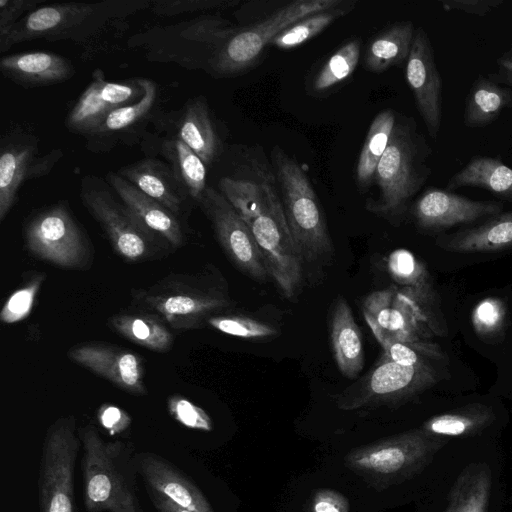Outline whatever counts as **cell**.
Instances as JSON below:
<instances>
[{
  "label": "cell",
  "mask_w": 512,
  "mask_h": 512,
  "mask_svg": "<svg viewBox=\"0 0 512 512\" xmlns=\"http://www.w3.org/2000/svg\"><path fill=\"white\" fill-rule=\"evenodd\" d=\"M167 407L170 415L188 428L202 431L212 429V421L208 414L185 397L171 396L168 399Z\"/></svg>",
  "instance_id": "ee69618b"
},
{
  "label": "cell",
  "mask_w": 512,
  "mask_h": 512,
  "mask_svg": "<svg viewBox=\"0 0 512 512\" xmlns=\"http://www.w3.org/2000/svg\"><path fill=\"white\" fill-rule=\"evenodd\" d=\"M334 359L340 373L355 379L364 367L365 351L361 331L347 300L338 296L330 320Z\"/></svg>",
  "instance_id": "83f0119b"
},
{
  "label": "cell",
  "mask_w": 512,
  "mask_h": 512,
  "mask_svg": "<svg viewBox=\"0 0 512 512\" xmlns=\"http://www.w3.org/2000/svg\"><path fill=\"white\" fill-rule=\"evenodd\" d=\"M143 193L156 200L177 217L192 200L172 168L163 159L145 157L116 171Z\"/></svg>",
  "instance_id": "cb8c5ba5"
},
{
  "label": "cell",
  "mask_w": 512,
  "mask_h": 512,
  "mask_svg": "<svg viewBox=\"0 0 512 512\" xmlns=\"http://www.w3.org/2000/svg\"><path fill=\"white\" fill-rule=\"evenodd\" d=\"M491 472L485 463L467 466L456 479L443 512H487Z\"/></svg>",
  "instance_id": "836d02e7"
},
{
  "label": "cell",
  "mask_w": 512,
  "mask_h": 512,
  "mask_svg": "<svg viewBox=\"0 0 512 512\" xmlns=\"http://www.w3.org/2000/svg\"><path fill=\"white\" fill-rule=\"evenodd\" d=\"M136 463L147 491L163 495L191 512H214L201 490L170 461L153 452H138Z\"/></svg>",
  "instance_id": "603a6c76"
},
{
  "label": "cell",
  "mask_w": 512,
  "mask_h": 512,
  "mask_svg": "<svg viewBox=\"0 0 512 512\" xmlns=\"http://www.w3.org/2000/svg\"><path fill=\"white\" fill-rule=\"evenodd\" d=\"M438 380V372L431 364L402 365L378 361L361 380L338 397L337 405L352 411L396 404L423 392Z\"/></svg>",
  "instance_id": "5bb4252c"
},
{
  "label": "cell",
  "mask_w": 512,
  "mask_h": 512,
  "mask_svg": "<svg viewBox=\"0 0 512 512\" xmlns=\"http://www.w3.org/2000/svg\"><path fill=\"white\" fill-rule=\"evenodd\" d=\"M510 102L511 94L506 87L478 75L466 98L463 122L469 128L484 127L509 108Z\"/></svg>",
  "instance_id": "d6a6232c"
},
{
  "label": "cell",
  "mask_w": 512,
  "mask_h": 512,
  "mask_svg": "<svg viewBox=\"0 0 512 512\" xmlns=\"http://www.w3.org/2000/svg\"><path fill=\"white\" fill-rule=\"evenodd\" d=\"M380 345L383 348V354L379 361H392L402 365L430 364L429 358L410 344L396 340H387Z\"/></svg>",
  "instance_id": "bcb514c9"
},
{
  "label": "cell",
  "mask_w": 512,
  "mask_h": 512,
  "mask_svg": "<svg viewBox=\"0 0 512 512\" xmlns=\"http://www.w3.org/2000/svg\"><path fill=\"white\" fill-rule=\"evenodd\" d=\"M504 3L503 0H444L441 1L445 11L464 12L476 16H486Z\"/></svg>",
  "instance_id": "7dc6e473"
},
{
  "label": "cell",
  "mask_w": 512,
  "mask_h": 512,
  "mask_svg": "<svg viewBox=\"0 0 512 512\" xmlns=\"http://www.w3.org/2000/svg\"><path fill=\"white\" fill-rule=\"evenodd\" d=\"M131 296L136 306L177 330L200 328L230 305L224 292L202 273L169 274L149 287L133 290Z\"/></svg>",
  "instance_id": "52a82bcc"
},
{
  "label": "cell",
  "mask_w": 512,
  "mask_h": 512,
  "mask_svg": "<svg viewBox=\"0 0 512 512\" xmlns=\"http://www.w3.org/2000/svg\"><path fill=\"white\" fill-rule=\"evenodd\" d=\"M415 28L411 21H400L375 36L365 53V67L374 73L407 61Z\"/></svg>",
  "instance_id": "1f68e13d"
},
{
  "label": "cell",
  "mask_w": 512,
  "mask_h": 512,
  "mask_svg": "<svg viewBox=\"0 0 512 512\" xmlns=\"http://www.w3.org/2000/svg\"><path fill=\"white\" fill-rule=\"evenodd\" d=\"M97 418L110 434L123 432L131 423V418L125 411L110 404H103L98 409Z\"/></svg>",
  "instance_id": "c3c4849f"
},
{
  "label": "cell",
  "mask_w": 512,
  "mask_h": 512,
  "mask_svg": "<svg viewBox=\"0 0 512 512\" xmlns=\"http://www.w3.org/2000/svg\"><path fill=\"white\" fill-rule=\"evenodd\" d=\"M432 150L418 131L413 118L396 119L388 146L374 175L380 197L371 205L373 212L399 217L411 199L432 174Z\"/></svg>",
  "instance_id": "5b68a950"
},
{
  "label": "cell",
  "mask_w": 512,
  "mask_h": 512,
  "mask_svg": "<svg viewBox=\"0 0 512 512\" xmlns=\"http://www.w3.org/2000/svg\"><path fill=\"white\" fill-rule=\"evenodd\" d=\"M312 512H349L346 498L340 493L324 489L319 490L312 499Z\"/></svg>",
  "instance_id": "681fc988"
},
{
  "label": "cell",
  "mask_w": 512,
  "mask_h": 512,
  "mask_svg": "<svg viewBox=\"0 0 512 512\" xmlns=\"http://www.w3.org/2000/svg\"><path fill=\"white\" fill-rule=\"evenodd\" d=\"M144 95L134 104L111 112L94 130L84 136L86 148L93 153H107L120 144L132 145L142 141L147 126L157 114V84L141 78Z\"/></svg>",
  "instance_id": "d6986e66"
},
{
  "label": "cell",
  "mask_w": 512,
  "mask_h": 512,
  "mask_svg": "<svg viewBox=\"0 0 512 512\" xmlns=\"http://www.w3.org/2000/svg\"><path fill=\"white\" fill-rule=\"evenodd\" d=\"M387 270L396 285L416 289L432 290L430 274L411 251L399 248L393 250L387 258Z\"/></svg>",
  "instance_id": "f35d334b"
},
{
  "label": "cell",
  "mask_w": 512,
  "mask_h": 512,
  "mask_svg": "<svg viewBox=\"0 0 512 512\" xmlns=\"http://www.w3.org/2000/svg\"><path fill=\"white\" fill-rule=\"evenodd\" d=\"M81 441L73 415L56 419L46 430L39 466V512H75L74 470Z\"/></svg>",
  "instance_id": "7c38bea8"
},
{
  "label": "cell",
  "mask_w": 512,
  "mask_h": 512,
  "mask_svg": "<svg viewBox=\"0 0 512 512\" xmlns=\"http://www.w3.org/2000/svg\"><path fill=\"white\" fill-rule=\"evenodd\" d=\"M440 246L457 253H492L512 248V211L444 236Z\"/></svg>",
  "instance_id": "f1b7e54d"
},
{
  "label": "cell",
  "mask_w": 512,
  "mask_h": 512,
  "mask_svg": "<svg viewBox=\"0 0 512 512\" xmlns=\"http://www.w3.org/2000/svg\"><path fill=\"white\" fill-rule=\"evenodd\" d=\"M152 123L166 136L184 142L206 166L213 163L220 153V140L203 96L190 98L176 111H158Z\"/></svg>",
  "instance_id": "7402d4cb"
},
{
  "label": "cell",
  "mask_w": 512,
  "mask_h": 512,
  "mask_svg": "<svg viewBox=\"0 0 512 512\" xmlns=\"http://www.w3.org/2000/svg\"><path fill=\"white\" fill-rule=\"evenodd\" d=\"M238 29L220 15L204 14L133 34L127 45L141 49L150 62L206 72L217 50Z\"/></svg>",
  "instance_id": "8992f818"
},
{
  "label": "cell",
  "mask_w": 512,
  "mask_h": 512,
  "mask_svg": "<svg viewBox=\"0 0 512 512\" xmlns=\"http://www.w3.org/2000/svg\"><path fill=\"white\" fill-rule=\"evenodd\" d=\"M149 498L157 512H191L181 508L170 499L152 491H147Z\"/></svg>",
  "instance_id": "816d5d0a"
},
{
  "label": "cell",
  "mask_w": 512,
  "mask_h": 512,
  "mask_svg": "<svg viewBox=\"0 0 512 512\" xmlns=\"http://www.w3.org/2000/svg\"><path fill=\"white\" fill-rule=\"evenodd\" d=\"M150 0H105L100 2H62L41 5L20 20L0 39V52L35 40L70 41L92 56L106 47L107 40L121 36L127 19L151 7Z\"/></svg>",
  "instance_id": "7a4b0ae2"
},
{
  "label": "cell",
  "mask_w": 512,
  "mask_h": 512,
  "mask_svg": "<svg viewBox=\"0 0 512 512\" xmlns=\"http://www.w3.org/2000/svg\"><path fill=\"white\" fill-rule=\"evenodd\" d=\"M405 74L428 134L436 139L442 122V79L430 38L422 27L415 29Z\"/></svg>",
  "instance_id": "ac0fdd59"
},
{
  "label": "cell",
  "mask_w": 512,
  "mask_h": 512,
  "mask_svg": "<svg viewBox=\"0 0 512 512\" xmlns=\"http://www.w3.org/2000/svg\"><path fill=\"white\" fill-rule=\"evenodd\" d=\"M60 148L40 153L36 136L25 132L3 135L0 143V221L18 201L23 184L48 175L63 157Z\"/></svg>",
  "instance_id": "2e32d148"
},
{
  "label": "cell",
  "mask_w": 512,
  "mask_h": 512,
  "mask_svg": "<svg viewBox=\"0 0 512 512\" xmlns=\"http://www.w3.org/2000/svg\"><path fill=\"white\" fill-rule=\"evenodd\" d=\"M80 199L105 232L115 252L124 260L138 262L152 254L160 238L149 231L122 202L117 201L102 179L94 175L83 177Z\"/></svg>",
  "instance_id": "4fadbf2b"
},
{
  "label": "cell",
  "mask_w": 512,
  "mask_h": 512,
  "mask_svg": "<svg viewBox=\"0 0 512 512\" xmlns=\"http://www.w3.org/2000/svg\"><path fill=\"white\" fill-rule=\"evenodd\" d=\"M86 512H143L132 443L106 441L92 423L78 430Z\"/></svg>",
  "instance_id": "3957f363"
},
{
  "label": "cell",
  "mask_w": 512,
  "mask_h": 512,
  "mask_svg": "<svg viewBox=\"0 0 512 512\" xmlns=\"http://www.w3.org/2000/svg\"><path fill=\"white\" fill-rule=\"evenodd\" d=\"M503 210L501 201L474 200L452 191L429 188L415 201L412 213L421 229L441 231L485 220Z\"/></svg>",
  "instance_id": "ffe728a7"
},
{
  "label": "cell",
  "mask_w": 512,
  "mask_h": 512,
  "mask_svg": "<svg viewBox=\"0 0 512 512\" xmlns=\"http://www.w3.org/2000/svg\"><path fill=\"white\" fill-rule=\"evenodd\" d=\"M355 5V1H344L335 8L308 15L284 29L270 44L283 50L296 48L321 33L338 18L351 12Z\"/></svg>",
  "instance_id": "8d00e7d4"
},
{
  "label": "cell",
  "mask_w": 512,
  "mask_h": 512,
  "mask_svg": "<svg viewBox=\"0 0 512 512\" xmlns=\"http://www.w3.org/2000/svg\"><path fill=\"white\" fill-rule=\"evenodd\" d=\"M478 187L512 202V168L500 159L476 156L454 173L446 184V190Z\"/></svg>",
  "instance_id": "f546056e"
},
{
  "label": "cell",
  "mask_w": 512,
  "mask_h": 512,
  "mask_svg": "<svg viewBox=\"0 0 512 512\" xmlns=\"http://www.w3.org/2000/svg\"><path fill=\"white\" fill-rule=\"evenodd\" d=\"M109 326L119 335L137 345L156 352H167L173 336L165 321L149 313H119L108 320Z\"/></svg>",
  "instance_id": "4dcf8cb0"
},
{
  "label": "cell",
  "mask_w": 512,
  "mask_h": 512,
  "mask_svg": "<svg viewBox=\"0 0 512 512\" xmlns=\"http://www.w3.org/2000/svg\"><path fill=\"white\" fill-rule=\"evenodd\" d=\"M196 204L210 221L230 262L248 277L265 281L269 274L252 232L225 196L207 187Z\"/></svg>",
  "instance_id": "9a60e30c"
},
{
  "label": "cell",
  "mask_w": 512,
  "mask_h": 512,
  "mask_svg": "<svg viewBox=\"0 0 512 512\" xmlns=\"http://www.w3.org/2000/svg\"><path fill=\"white\" fill-rule=\"evenodd\" d=\"M45 278V273H33L7 298L0 312V320L5 324H13L27 318Z\"/></svg>",
  "instance_id": "ab89813d"
},
{
  "label": "cell",
  "mask_w": 512,
  "mask_h": 512,
  "mask_svg": "<svg viewBox=\"0 0 512 512\" xmlns=\"http://www.w3.org/2000/svg\"><path fill=\"white\" fill-rule=\"evenodd\" d=\"M219 190L246 222L269 277L287 299L303 281V258L290 232L272 171L256 164L246 177H222Z\"/></svg>",
  "instance_id": "6da1fadb"
},
{
  "label": "cell",
  "mask_w": 512,
  "mask_h": 512,
  "mask_svg": "<svg viewBox=\"0 0 512 512\" xmlns=\"http://www.w3.org/2000/svg\"><path fill=\"white\" fill-rule=\"evenodd\" d=\"M45 3L44 0H0V39L28 13Z\"/></svg>",
  "instance_id": "f6af8a7d"
},
{
  "label": "cell",
  "mask_w": 512,
  "mask_h": 512,
  "mask_svg": "<svg viewBox=\"0 0 512 512\" xmlns=\"http://www.w3.org/2000/svg\"><path fill=\"white\" fill-rule=\"evenodd\" d=\"M1 74L26 89L59 84L75 74L73 63L49 51L21 52L3 56Z\"/></svg>",
  "instance_id": "484cf974"
},
{
  "label": "cell",
  "mask_w": 512,
  "mask_h": 512,
  "mask_svg": "<svg viewBox=\"0 0 512 512\" xmlns=\"http://www.w3.org/2000/svg\"><path fill=\"white\" fill-rule=\"evenodd\" d=\"M237 0H154L151 11L158 17H174L196 12L229 9Z\"/></svg>",
  "instance_id": "7bdbcfd3"
},
{
  "label": "cell",
  "mask_w": 512,
  "mask_h": 512,
  "mask_svg": "<svg viewBox=\"0 0 512 512\" xmlns=\"http://www.w3.org/2000/svg\"><path fill=\"white\" fill-rule=\"evenodd\" d=\"M67 355L74 363L127 393L137 396L147 394L143 359L137 353L108 343L87 342L72 346Z\"/></svg>",
  "instance_id": "44dd1931"
},
{
  "label": "cell",
  "mask_w": 512,
  "mask_h": 512,
  "mask_svg": "<svg viewBox=\"0 0 512 512\" xmlns=\"http://www.w3.org/2000/svg\"><path fill=\"white\" fill-rule=\"evenodd\" d=\"M360 49V40L353 39L336 50L315 75L312 82L313 90L324 92L347 79L357 67Z\"/></svg>",
  "instance_id": "74e56055"
},
{
  "label": "cell",
  "mask_w": 512,
  "mask_h": 512,
  "mask_svg": "<svg viewBox=\"0 0 512 512\" xmlns=\"http://www.w3.org/2000/svg\"><path fill=\"white\" fill-rule=\"evenodd\" d=\"M23 234L26 248L38 259L63 269H86L92 263L90 239L66 201L29 216Z\"/></svg>",
  "instance_id": "8fae6325"
},
{
  "label": "cell",
  "mask_w": 512,
  "mask_h": 512,
  "mask_svg": "<svg viewBox=\"0 0 512 512\" xmlns=\"http://www.w3.org/2000/svg\"><path fill=\"white\" fill-rule=\"evenodd\" d=\"M271 159L286 220L303 261L327 257L333 251L332 241L308 176L278 146L273 147Z\"/></svg>",
  "instance_id": "ba28073f"
},
{
  "label": "cell",
  "mask_w": 512,
  "mask_h": 512,
  "mask_svg": "<svg viewBox=\"0 0 512 512\" xmlns=\"http://www.w3.org/2000/svg\"><path fill=\"white\" fill-rule=\"evenodd\" d=\"M141 145L146 153L158 154L169 164L192 201L197 203L207 188L206 164L201 158L181 140L166 135L147 133Z\"/></svg>",
  "instance_id": "4316f807"
},
{
  "label": "cell",
  "mask_w": 512,
  "mask_h": 512,
  "mask_svg": "<svg viewBox=\"0 0 512 512\" xmlns=\"http://www.w3.org/2000/svg\"><path fill=\"white\" fill-rule=\"evenodd\" d=\"M342 0H298L249 27L239 28L217 50L206 73L214 78L235 76L251 67L263 49L284 29L316 12L335 8Z\"/></svg>",
  "instance_id": "30bf717a"
},
{
  "label": "cell",
  "mask_w": 512,
  "mask_h": 512,
  "mask_svg": "<svg viewBox=\"0 0 512 512\" xmlns=\"http://www.w3.org/2000/svg\"><path fill=\"white\" fill-rule=\"evenodd\" d=\"M493 420L492 410L484 405H472L428 419L422 430L432 436L458 437L480 431Z\"/></svg>",
  "instance_id": "d590c367"
},
{
  "label": "cell",
  "mask_w": 512,
  "mask_h": 512,
  "mask_svg": "<svg viewBox=\"0 0 512 512\" xmlns=\"http://www.w3.org/2000/svg\"><path fill=\"white\" fill-rule=\"evenodd\" d=\"M497 69L488 75L492 81L506 87L511 94L512 108V45L496 60Z\"/></svg>",
  "instance_id": "f907efd6"
},
{
  "label": "cell",
  "mask_w": 512,
  "mask_h": 512,
  "mask_svg": "<svg viewBox=\"0 0 512 512\" xmlns=\"http://www.w3.org/2000/svg\"><path fill=\"white\" fill-rule=\"evenodd\" d=\"M506 319L503 300L487 297L473 308L471 321L475 332L481 337H492L502 330Z\"/></svg>",
  "instance_id": "b9f144b4"
},
{
  "label": "cell",
  "mask_w": 512,
  "mask_h": 512,
  "mask_svg": "<svg viewBox=\"0 0 512 512\" xmlns=\"http://www.w3.org/2000/svg\"><path fill=\"white\" fill-rule=\"evenodd\" d=\"M440 446L435 436L413 430L354 449L345 463L370 485L384 489L421 470Z\"/></svg>",
  "instance_id": "9c48e42d"
},
{
  "label": "cell",
  "mask_w": 512,
  "mask_h": 512,
  "mask_svg": "<svg viewBox=\"0 0 512 512\" xmlns=\"http://www.w3.org/2000/svg\"><path fill=\"white\" fill-rule=\"evenodd\" d=\"M396 122L394 111L379 112L373 119L356 166V181L359 187H368L374 180L377 165L384 154Z\"/></svg>",
  "instance_id": "e575fe53"
},
{
  "label": "cell",
  "mask_w": 512,
  "mask_h": 512,
  "mask_svg": "<svg viewBox=\"0 0 512 512\" xmlns=\"http://www.w3.org/2000/svg\"><path fill=\"white\" fill-rule=\"evenodd\" d=\"M144 95L141 78L111 82L102 69L96 68L91 81L68 112L65 126L71 133L86 136L111 112L136 103Z\"/></svg>",
  "instance_id": "e0dca14e"
},
{
  "label": "cell",
  "mask_w": 512,
  "mask_h": 512,
  "mask_svg": "<svg viewBox=\"0 0 512 512\" xmlns=\"http://www.w3.org/2000/svg\"><path fill=\"white\" fill-rule=\"evenodd\" d=\"M106 180L125 207L149 231L174 248L184 244V232L175 214L122 178L117 172L109 171Z\"/></svg>",
  "instance_id": "d4e9b609"
},
{
  "label": "cell",
  "mask_w": 512,
  "mask_h": 512,
  "mask_svg": "<svg viewBox=\"0 0 512 512\" xmlns=\"http://www.w3.org/2000/svg\"><path fill=\"white\" fill-rule=\"evenodd\" d=\"M207 323L224 334L244 339H265L279 334L269 323L240 315H215Z\"/></svg>",
  "instance_id": "60d3db41"
},
{
  "label": "cell",
  "mask_w": 512,
  "mask_h": 512,
  "mask_svg": "<svg viewBox=\"0 0 512 512\" xmlns=\"http://www.w3.org/2000/svg\"><path fill=\"white\" fill-rule=\"evenodd\" d=\"M363 313L379 344L396 340L416 347L429 359L443 357L440 346L431 341L443 332L433 289L391 285L367 295Z\"/></svg>",
  "instance_id": "277c9868"
}]
</instances>
